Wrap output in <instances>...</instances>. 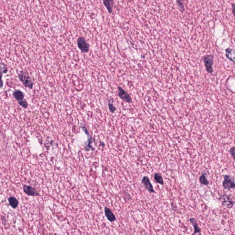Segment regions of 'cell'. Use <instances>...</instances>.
I'll list each match as a JSON object with an SVG mask.
<instances>
[{
  "label": "cell",
  "mask_w": 235,
  "mask_h": 235,
  "mask_svg": "<svg viewBox=\"0 0 235 235\" xmlns=\"http://www.w3.org/2000/svg\"><path fill=\"white\" fill-rule=\"evenodd\" d=\"M8 202L10 205L13 209H16L18 205V201L15 197H11L8 198Z\"/></svg>",
  "instance_id": "cell-14"
},
{
  "label": "cell",
  "mask_w": 235,
  "mask_h": 235,
  "mask_svg": "<svg viewBox=\"0 0 235 235\" xmlns=\"http://www.w3.org/2000/svg\"><path fill=\"white\" fill-rule=\"evenodd\" d=\"M229 152L235 162V147H231L229 150Z\"/></svg>",
  "instance_id": "cell-18"
},
{
  "label": "cell",
  "mask_w": 235,
  "mask_h": 235,
  "mask_svg": "<svg viewBox=\"0 0 235 235\" xmlns=\"http://www.w3.org/2000/svg\"><path fill=\"white\" fill-rule=\"evenodd\" d=\"M77 44L78 48L81 51V52L83 53H87L89 51V44L86 42L84 37L82 36L79 37L77 41Z\"/></svg>",
  "instance_id": "cell-6"
},
{
  "label": "cell",
  "mask_w": 235,
  "mask_h": 235,
  "mask_svg": "<svg viewBox=\"0 0 235 235\" xmlns=\"http://www.w3.org/2000/svg\"><path fill=\"white\" fill-rule=\"evenodd\" d=\"M13 96L17 101L19 105L24 109L28 107V104L26 100L24 99V94L23 92L19 90H15L13 92Z\"/></svg>",
  "instance_id": "cell-2"
},
{
  "label": "cell",
  "mask_w": 235,
  "mask_h": 235,
  "mask_svg": "<svg viewBox=\"0 0 235 235\" xmlns=\"http://www.w3.org/2000/svg\"><path fill=\"white\" fill-rule=\"evenodd\" d=\"M8 71V68H6V66L4 64L1 63V73H6Z\"/></svg>",
  "instance_id": "cell-19"
},
{
  "label": "cell",
  "mask_w": 235,
  "mask_h": 235,
  "mask_svg": "<svg viewBox=\"0 0 235 235\" xmlns=\"http://www.w3.org/2000/svg\"><path fill=\"white\" fill-rule=\"evenodd\" d=\"M199 182L203 185L207 186L210 182L207 179V174L205 173H203L199 177Z\"/></svg>",
  "instance_id": "cell-15"
},
{
  "label": "cell",
  "mask_w": 235,
  "mask_h": 235,
  "mask_svg": "<svg viewBox=\"0 0 235 235\" xmlns=\"http://www.w3.org/2000/svg\"><path fill=\"white\" fill-rule=\"evenodd\" d=\"M118 93L119 97L123 101L128 103L132 102V99L130 95L121 87H118Z\"/></svg>",
  "instance_id": "cell-8"
},
{
  "label": "cell",
  "mask_w": 235,
  "mask_h": 235,
  "mask_svg": "<svg viewBox=\"0 0 235 235\" xmlns=\"http://www.w3.org/2000/svg\"><path fill=\"white\" fill-rule=\"evenodd\" d=\"M219 200L221 202L222 205L228 209H231L235 204V202L232 200L230 196L227 194H223L220 196L219 198Z\"/></svg>",
  "instance_id": "cell-5"
},
{
  "label": "cell",
  "mask_w": 235,
  "mask_h": 235,
  "mask_svg": "<svg viewBox=\"0 0 235 235\" xmlns=\"http://www.w3.org/2000/svg\"><path fill=\"white\" fill-rule=\"evenodd\" d=\"M142 183L145 189L148 191L150 193H155V190L153 188V186L150 182L148 177L145 176L143 178L142 180Z\"/></svg>",
  "instance_id": "cell-7"
},
{
  "label": "cell",
  "mask_w": 235,
  "mask_h": 235,
  "mask_svg": "<svg viewBox=\"0 0 235 235\" xmlns=\"http://www.w3.org/2000/svg\"><path fill=\"white\" fill-rule=\"evenodd\" d=\"M190 222L192 224L194 228V233L193 235H195L198 233H201V230L198 226L197 221L194 218H191L190 219Z\"/></svg>",
  "instance_id": "cell-12"
},
{
  "label": "cell",
  "mask_w": 235,
  "mask_h": 235,
  "mask_svg": "<svg viewBox=\"0 0 235 235\" xmlns=\"http://www.w3.org/2000/svg\"><path fill=\"white\" fill-rule=\"evenodd\" d=\"M102 1L103 4L105 6L108 12L109 13H111L113 12L114 0H102Z\"/></svg>",
  "instance_id": "cell-11"
},
{
  "label": "cell",
  "mask_w": 235,
  "mask_h": 235,
  "mask_svg": "<svg viewBox=\"0 0 235 235\" xmlns=\"http://www.w3.org/2000/svg\"><path fill=\"white\" fill-rule=\"evenodd\" d=\"M18 77L19 80L23 83L25 87L30 89L33 88L34 83L26 70L21 71L18 73Z\"/></svg>",
  "instance_id": "cell-1"
},
{
  "label": "cell",
  "mask_w": 235,
  "mask_h": 235,
  "mask_svg": "<svg viewBox=\"0 0 235 235\" xmlns=\"http://www.w3.org/2000/svg\"><path fill=\"white\" fill-rule=\"evenodd\" d=\"M171 207H172V208L173 210H176L177 207L176 204H174L173 203H171Z\"/></svg>",
  "instance_id": "cell-22"
},
{
  "label": "cell",
  "mask_w": 235,
  "mask_h": 235,
  "mask_svg": "<svg viewBox=\"0 0 235 235\" xmlns=\"http://www.w3.org/2000/svg\"><path fill=\"white\" fill-rule=\"evenodd\" d=\"M222 186L224 189L228 190L235 189V182L233 178L230 175H224L222 182Z\"/></svg>",
  "instance_id": "cell-4"
},
{
  "label": "cell",
  "mask_w": 235,
  "mask_h": 235,
  "mask_svg": "<svg viewBox=\"0 0 235 235\" xmlns=\"http://www.w3.org/2000/svg\"><path fill=\"white\" fill-rule=\"evenodd\" d=\"M23 190L26 194L31 196H39V193L32 186L28 185H24L23 186Z\"/></svg>",
  "instance_id": "cell-9"
},
{
  "label": "cell",
  "mask_w": 235,
  "mask_h": 235,
  "mask_svg": "<svg viewBox=\"0 0 235 235\" xmlns=\"http://www.w3.org/2000/svg\"><path fill=\"white\" fill-rule=\"evenodd\" d=\"M231 6H232V13H233L234 18H235V3H232V4H231Z\"/></svg>",
  "instance_id": "cell-21"
},
{
  "label": "cell",
  "mask_w": 235,
  "mask_h": 235,
  "mask_svg": "<svg viewBox=\"0 0 235 235\" xmlns=\"http://www.w3.org/2000/svg\"><path fill=\"white\" fill-rule=\"evenodd\" d=\"M203 61L207 72L210 74H212L214 71L213 68L214 62V54L206 55L203 58Z\"/></svg>",
  "instance_id": "cell-3"
},
{
  "label": "cell",
  "mask_w": 235,
  "mask_h": 235,
  "mask_svg": "<svg viewBox=\"0 0 235 235\" xmlns=\"http://www.w3.org/2000/svg\"><path fill=\"white\" fill-rule=\"evenodd\" d=\"M154 179L157 183L160 184L161 185H164V180L160 174L156 173L154 175Z\"/></svg>",
  "instance_id": "cell-16"
},
{
  "label": "cell",
  "mask_w": 235,
  "mask_h": 235,
  "mask_svg": "<svg viewBox=\"0 0 235 235\" xmlns=\"http://www.w3.org/2000/svg\"><path fill=\"white\" fill-rule=\"evenodd\" d=\"M109 109L111 113H114L115 110H116V108L113 105V103H111L109 102Z\"/></svg>",
  "instance_id": "cell-20"
},
{
  "label": "cell",
  "mask_w": 235,
  "mask_h": 235,
  "mask_svg": "<svg viewBox=\"0 0 235 235\" xmlns=\"http://www.w3.org/2000/svg\"><path fill=\"white\" fill-rule=\"evenodd\" d=\"M104 213L107 219L111 222H114L116 220L115 215L109 207H105Z\"/></svg>",
  "instance_id": "cell-10"
},
{
  "label": "cell",
  "mask_w": 235,
  "mask_h": 235,
  "mask_svg": "<svg viewBox=\"0 0 235 235\" xmlns=\"http://www.w3.org/2000/svg\"><path fill=\"white\" fill-rule=\"evenodd\" d=\"M177 2L178 6L179 7L180 11L181 12H183L185 10V8H184V5L183 4V3H182V1H181L180 0H177Z\"/></svg>",
  "instance_id": "cell-17"
},
{
  "label": "cell",
  "mask_w": 235,
  "mask_h": 235,
  "mask_svg": "<svg viewBox=\"0 0 235 235\" xmlns=\"http://www.w3.org/2000/svg\"><path fill=\"white\" fill-rule=\"evenodd\" d=\"M225 51H226V56L227 59L235 64V56H233L234 54L233 50L229 47L226 49Z\"/></svg>",
  "instance_id": "cell-13"
}]
</instances>
